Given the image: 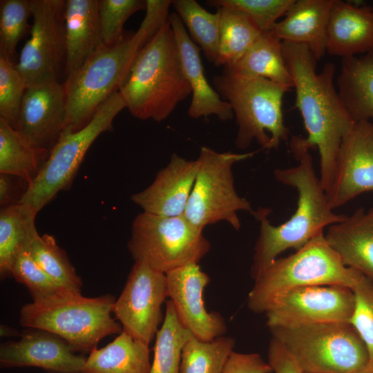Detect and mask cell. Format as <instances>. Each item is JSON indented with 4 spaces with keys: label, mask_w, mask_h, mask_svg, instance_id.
Listing matches in <instances>:
<instances>
[{
    "label": "cell",
    "mask_w": 373,
    "mask_h": 373,
    "mask_svg": "<svg viewBox=\"0 0 373 373\" xmlns=\"http://www.w3.org/2000/svg\"><path fill=\"white\" fill-rule=\"evenodd\" d=\"M283 52L294 82L295 105L307 133L306 137L292 136L291 141L308 150L318 149L319 178L327 194L334 180L342 140L356 121L335 89L332 63L318 73L317 60L305 45L283 41Z\"/></svg>",
    "instance_id": "cell-1"
},
{
    "label": "cell",
    "mask_w": 373,
    "mask_h": 373,
    "mask_svg": "<svg viewBox=\"0 0 373 373\" xmlns=\"http://www.w3.org/2000/svg\"><path fill=\"white\" fill-rule=\"evenodd\" d=\"M289 148L298 164L276 169L274 174L278 182L296 190V209L287 221L279 225H273L268 219L270 209L260 207L253 212L252 215L260 222L251 268L253 279L285 250L299 249L324 232L325 227L340 222L347 217L334 213L331 208L314 170L309 150L292 142H289Z\"/></svg>",
    "instance_id": "cell-2"
},
{
    "label": "cell",
    "mask_w": 373,
    "mask_h": 373,
    "mask_svg": "<svg viewBox=\"0 0 373 373\" xmlns=\"http://www.w3.org/2000/svg\"><path fill=\"white\" fill-rule=\"evenodd\" d=\"M119 92L133 116L157 122L191 94L169 19L138 52Z\"/></svg>",
    "instance_id": "cell-3"
},
{
    "label": "cell",
    "mask_w": 373,
    "mask_h": 373,
    "mask_svg": "<svg viewBox=\"0 0 373 373\" xmlns=\"http://www.w3.org/2000/svg\"><path fill=\"white\" fill-rule=\"evenodd\" d=\"M148 41L146 31L140 26L117 43H101L79 68L65 78L64 129L77 131L92 120L99 108L119 90L138 52Z\"/></svg>",
    "instance_id": "cell-4"
},
{
    "label": "cell",
    "mask_w": 373,
    "mask_h": 373,
    "mask_svg": "<svg viewBox=\"0 0 373 373\" xmlns=\"http://www.w3.org/2000/svg\"><path fill=\"white\" fill-rule=\"evenodd\" d=\"M362 275L343 263L323 232L294 254L268 265L254 279L247 307L255 314H265L276 298L289 291L313 285L352 289Z\"/></svg>",
    "instance_id": "cell-5"
},
{
    "label": "cell",
    "mask_w": 373,
    "mask_h": 373,
    "mask_svg": "<svg viewBox=\"0 0 373 373\" xmlns=\"http://www.w3.org/2000/svg\"><path fill=\"white\" fill-rule=\"evenodd\" d=\"M115 301L109 294L89 298L81 292L64 290L23 305L19 323L61 337L76 352H90L104 338L123 331L112 316Z\"/></svg>",
    "instance_id": "cell-6"
},
{
    "label": "cell",
    "mask_w": 373,
    "mask_h": 373,
    "mask_svg": "<svg viewBox=\"0 0 373 373\" xmlns=\"http://www.w3.org/2000/svg\"><path fill=\"white\" fill-rule=\"evenodd\" d=\"M213 84L236 117L238 149H246L254 140L262 149H275L287 140L289 131L284 123L282 105L289 87L242 75L229 66L213 77Z\"/></svg>",
    "instance_id": "cell-7"
},
{
    "label": "cell",
    "mask_w": 373,
    "mask_h": 373,
    "mask_svg": "<svg viewBox=\"0 0 373 373\" xmlns=\"http://www.w3.org/2000/svg\"><path fill=\"white\" fill-rule=\"evenodd\" d=\"M269 329L303 373H354L370 361L364 342L350 322Z\"/></svg>",
    "instance_id": "cell-8"
},
{
    "label": "cell",
    "mask_w": 373,
    "mask_h": 373,
    "mask_svg": "<svg viewBox=\"0 0 373 373\" xmlns=\"http://www.w3.org/2000/svg\"><path fill=\"white\" fill-rule=\"evenodd\" d=\"M201 230L184 215L163 216L146 212L134 219L128 249L135 261L166 274L190 263H198L210 243Z\"/></svg>",
    "instance_id": "cell-9"
},
{
    "label": "cell",
    "mask_w": 373,
    "mask_h": 373,
    "mask_svg": "<svg viewBox=\"0 0 373 373\" xmlns=\"http://www.w3.org/2000/svg\"><path fill=\"white\" fill-rule=\"evenodd\" d=\"M255 153L218 152L201 147L198 171L183 214L192 224L203 230L207 225L225 221L236 230L240 229L238 212L252 214L254 211L249 201L236 192L232 167Z\"/></svg>",
    "instance_id": "cell-10"
},
{
    "label": "cell",
    "mask_w": 373,
    "mask_h": 373,
    "mask_svg": "<svg viewBox=\"0 0 373 373\" xmlns=\"http://www.w3.org/2000/svg\"><path fill=\"white\" fill-rule=\"evenodd\" d=\"M125 108L118 91L99 108L86 126L77 131L64 129L19 202L39 212L59 191L68 189L90 145L100 134L112 129L115 117Z\"/></svg>",
    "instance_id": "cell-11"
},
{
    "label": "cell",
    "mask_w": 373,
    "mask_h": 373,
    "mask_svg": "<svg viewBox=\"0 0 373 373\" xmlns=\"http://www.w3.org/2000/svg\"><path fill=\"white\" fill-rule=\"evenodd\" d=\"M30 37L16 67L28 86L60 82L66 64L65 0H29Z\"/></svg>",
    "instance_id": "cell-12"
},
{
    "label": "cell",
    "mask_w": 373,
    "mask_h": 373,
    "mask_svg": "<svg viewBox=\"0 0 373 373\" xmlns=\"http://www.w3.org/2000/svg\"><path fill=\"white\" fill-rule=\"evenodd\" d=\"M169 298L166 274L135 261L113 314L123 331L149 344L155 338L164 317L162 305Z\"/></svg>",
    "instance_id": "cell-13"
},
{
    "label": "cell",
    "mask_w": 373,
    "mask_h": 373,
    "mask_svg": "<svg viewBox=\"0 0 373 373\" xmlns=\"http://www.w3.org/2000/svg\"><path fill=\"white\" fill-rule=\"evenodd\" d=\"M354 307L352 289L341 285L298 288L276 298L265 313L267 327L291 328L350 322Z\"/></svg>",
    "instance_id": "cell-14"
},
{
    "label": "cell",
    "mask_w": 373,
    "mask_h": 373,
    "mask_svg": "<svg viewBox=\"0 0 373 373\" xmlns=\"http://www.w3.org/2000/svg\"><path fill=\"white\" fill-rule=\"evenodd\" d=\"M66 117L62 83L46 82L27 87L16 130L32 147L49 155L65 128Z\"/></svg>",
    "instance_id": "cell-15"
},
{
    "label": "cell",
    "mask_w": 373,
    "mask_h": 373,
    "mask_svg": "<svg viewBox=\"0 0 373 373\" xmlns=\"http://www.w3.org/2000/svg\"><path fill=\"white\" fill-rule=\"evenodd\" d=\"M166 276L169 298L181 324L201 341L223 336L227 331L224 317L205 307L203 294L210 278L198 263L173 269Z\"/></svg>",
    "instance_id": "cell-16"
},
{
    "label": "cell",
    "mask_w": 373,
    "mask_h": 373,
    "mask_svg": "<svg viewBox=\"0 0 373 373\" xmlns=\"http://www.w3.org/2000/svg\"><path fill=\"white\" fill-rule=\"evenodd\" d=\"M366 192H373V122L358 121L342 140L327 196L334 209Z\"/></svg>",
    "instance_id": "cell-17"
},
{
    "label": "cell",
    "mask_w": 373,
    "mask_h": 373,
    "mask_svg": "<svg viewBox=\"0 0 373 373\" xmlns=\"http://www.w3.org/2000/svg\"><path fill=\"white\" fill-rule=\"evenodd\" d=\"M86 361L61 337L37 328H26L18 340L0 345L1 368L37 367L50 372L82 373Z\"/></svg>",
    "instance_id": "cell-18"
},
{
    "label": "cell",
    "mask_w": 373,
    "mask_h": 373,
    "mask_svg": "<svg viewBox=\"0 0 373 373\" xmlns=\"http://www.w3.org/2000/svg\"><path fill=\"white\" fill-rule=\"evenodd\" d=\"M198 168V159L188 160L173 153L152 184L132 195L131 200L144 212L163 216L183 215Z\"/></svg>",
    "instance_id": "cell-19"
},
{
    "label": "cell",
    "mask_w": 373,
    "mask_h": 373,
    "mask_svg": "<svg viewBox=\"0 0 373 373\" xmlns=\"http://www.w3.org/2000/svg\"><path fill=\"white\" fill-rule=\"evenodd\" d=\"M169 22L178 47L183 70L191 89L189 115L195 119L210 115H216L222 121L233 119L234 115L230 104L209 84L201 61L200 48L191 39L176 12L170 14Z\"/></svg>",
    "instance_id": "cell-20"
},
{
    "label": "cell",
    "mask_w": 373,
    "mask_h": 373,
    "mask_svg": "<svg viewBox=\"0 0 373 373\" xmlns=\"http://www.w3.org/2000/svg\"><path fill=\"white\" fill-rule=\"evenodd\" d=\"M326 50L342 58L373 52V8L334 0L327 26Z\"/></svg>",
    "instance_id": "cell-21"
},
{
    "label": "cell",
    "mask_w": 373,
    "mask_h": 373,
    "mask_svg": "<svg viewBox=\"0 0 373 373\" xmlns=\"http://www.w3.org/2000/svg\"><path fill=\"white\" fill-rule=\"evenodd\" d=\"M325 238L345 266L373 281V207L330 225Z\"/></svg>",
    "instance_id": "cell-22"
},
{
    "label": "cell",
    "mask_w": 373,
    "mask_h": 373,
    "mask_svg": "<svg viewBox=\"0 0 373 373\" xmlns=\"http://www.w3.org/2000/svg\"><path fill=\"white\" fill-rule=\"evenodd\" d=\"M334 0H295L269 30L283 41L307 46L316 60L327 52V26Z\"/></svg>",
    "instance_id": "cell-23"
},
{
    "label": "cell",
    "mask_w": 373,
    "mask_h": 373,
    "mask_svg": "<svg viewBox=\"0 0 373 373\" xmlns=\"http://www.w3.org/2000/svg\"><path fill=\"white\" fill-rule=\"evenodd\" d=\"M99 7V0H66L65 78L101 44Z\"/></svg>",
    "instance_id": "cell-24"
},
{
    "label": "cell",
    "mask_w": 373,
    "mask_h": 373,
    "mask_svg": "<svg viewBox=\"0 0 373 373\" xmlns=\"http://www.w3.org/2000/svg\"><path fill=\"white\" fill-rule=\"evenodd\" d=\"M338 94L356 121H373V52L342 58Z\"/></svg>",
    "instance_id": "cell-25"
},
{
    "label": "cell",
    "mask_w": 373,
    "mask_h": 373,
    "mask_svg": "<svg viewBox=\"0 0 373 373\" xmlns=\"http://www.w3.org/2000/svg\"><path fill=\"white\" fill-rule=\"evenodd\" d=\"M149 344L122 331L102 348L86 357L82 373H150Z\"/></svg>",
    "instance_id": "cell-26"
},
{
    "label": "cell",
    "mask_w": 373,
    "mask_h": 373,
    "mask_svg": "<svg viewBox=\"0 0 373 373\" xmlns=\"http://www.w3.org/2000/svg\"><path fill=\"white\" fill-rule=\"evenodd\" d=\"M37 211L18 202L1 208L0 212V276L10 277L14 261L23 251L28 249L39 234L35 221Z\"/></svg>",
    "instance_id": "cell-27"
},
{
    "label": "cell",
    "mask_w": 373,
    "mask_h": 373,
    "mask_svg": "<svg viewBox=\"0 0 373 373\" xmlns=\"http://www.w3.org/2000/svg\"><path fill=\"white\" fill-rule=\"evenodd\" d=\"M226 66L247 77H262L294 87L283 56V41L270 31L263 32L236 63Z\"/></svg>",
    "instance_id": "cell-28"
},
{
    "label": "cell",
    "mask_w": 373,
    "mask_h": 373,
    "mask_svg": "<svg viewBox=\"0 0 373 373\" xmlns=\"http://www.w3.org/2000/svg\"><path fill=\"white\" fill-rule=\"evenodd\" d=\"M48 156L32 147L18 131L0 119V173L19 177L30 185Z\"/></svg>",
    "instance_id": "cell-29"
},
{
    "label": "cell",
    "mask_w": 373,
    "mask_h": 373,
    "mask_svg": "<svg viewBox=\"0 0 373 373\" xmlns=\"http://www.w3.org/2000/svg\"><path fill=\"white\" fill-rule=\"evenodd\" d=\"M220 14L218 57L216 66L236 63L263 33L245 13L218 7Z\"/></svg>",
    "instance_id": "cell-30"
},
{
    "label": "cell",
    "mask_w": 373,
    "mask_h": 373,
    "mask_svg": "<svg viewBox=\"0 0 373 373\" xmlns=\"http://www.w3.org/2000/svg\"><path fill=\"white\" fill-rule=\"evenodd\" d=\"M191 335L179 321L171 301L166 300L164 321L155 338L150 373H180L182 348Z\"/></svg>",
    "instance_id": "cell-31"
},
{
    "label": "cell",
    "mask_w": 373,
    "mask_h": 373,
    "mask_svg": "<svg viewBox=\"0 0 373 373\" xmlns=\"http://www.w3.org/2000/svg\"><path fill=\"white\" fill-rule=\"evenodd\" d=\"M172 6L191 39L199 44L207 59L216 64L219 51L220 12H208L195 0H175Z\"/></svg>",
    "instance_id": "cell-32"
},
{
    "label": "cell",
    "mask_w": 373,
    "mask_h": 373,
    "mask_svg": "<svg viewBox=\"0 0 373 373\" xmlns=\"http://www.w3.org/2000/svg\"><path fill=\"white\" fill-rule=\"evenodd\" d=\"M235 344L230 336L204 341L192 334L182 348L180 373H222Z\"/></svg>",
    "instance_id": "cell-33"
},
{
    "label": "cell",
    "mask_w": 373,
    "mask_h": 373,
    "mask_svg": "<svg viewBox=\"0 0 373 373\" xmlns=\"http://www.w3.org/2000/svg\"><path fill=\"white\" fill-rule=\"evenodd\" d=\"M28 250L39 266L59 285L70 291L81 292L82 279L53 236L38 234Z\"/></svg>",
    "instance_id": "cell-34"
},
{
    "label": "cell",
    "mask_w": 373,
    "mask_h": 373,
    "mask_svg": "<svg viewBox=\"0 0 373 373\" xmlns=\"http://www.w3.org/2000/svg\"><path fill=\"white\" fill-rule=\"evenodd\" d=\"M30 16L29 0L0 1V55L12 61L17 44L31 28Z\"/></svg>",
    "instance_id": "cell-35"
},
{
    "label": "cell",
    "mask_w": 373,
    "mask_h": 373,
    "mask_svg": "<svg viewBox=\"0 0 373 373\" xmlns=\"http://www.w3.org/2000/svg\"><path fill=\"white\" fill-rule=\"evenodd\" d=\"M10 276L27 287L34 301L68 290L59 285L46 273L28 249L21 251L16 258L11 268Z\"/></svg>",
    "instance_id": "cell-36"
},
{
    "label": "cell",
    "mask_w": 373,
    "mask_h": 373,
    "mask_svg": "<svg viewBox=\"0 0 373 373\" xmlns=\"http://www.w3.org/2000/svg\"><path fill=\"white\" fill-rule=\"evenodd\" d=\"M26 88L16 64L0 55V119L15 129Z\"/></svg>",
    "instance_id": "cell-37"
},
{
    "label": "cell",
    "mask_w": 373,
    "mask_h": 373,
    "mask_svg": "<svg viewBox=\"0 0 373 373\" xmlns=\"http://www.w3.org/2000/svg\"><path fill=\"white\" fill-rule=\"evenodd\" d=\"M295 0H211L210 6L229 7L247 15L262 32L269 31L282 16L285 15Z\"/></svg>",
    "instance_id": "cell-38"
},
{
    "label": "cell",
    "mask_w": 373,
    "mask_h": 373,
    "mask_svg": "<svg viewBox=\"0 0 373 373\" xmlns=\"http://www.w3.org/2000/svg\"><path fill=\"white\" fill-rule=\"evenodd\" d=\"M142 0H99V19L101 43L110 45L124 36L123 27L135 12L145 10Z\"/></svg>",
    "instance_id": "cell-39"
},
{
    "label": "cell",
    "mask_w": 373,
    "mask_h": 373,
    "mask_svg": "<svg viewBox=\"0 0 373 373\" xmlns=\"http://www.w3.org/2000/svg\"><path fill=\"white\" fill-rule=\"evenodd\" d=\"M354 307L350 323L354 327L373 362V281L363 274L352 289Z\"/></svg>",
    "instance_id": "cell-40"
},
{
    "label": "cell",
    "mask_w": 373,
    "mask_h": 373,
    "mask_svg": "<svg viewBox=\"0 0 373 373\" xmlns=\"http://www.w3.org/2000/svg\"><path fill=\"white\" fill-rule=\"evenodd\" d=\"M271 367L260 354L233 352L222 373H271Z\"/></svg>",
    "instance_id": "cell-41"
},
{
    "label": "cell",
    "mask_w": 373,
    "mask_h": 373,
    "mask_svg": "<svg viewBox=\"0 0 373 373\" xmlns=\"http://www.w3.org/2000/svg\"><path fill=\"white\" fill-rule=\"evenodd\" d=\"M173 1L146 0V15L140 24L148 34L149 41L169 19V7Z\"/></svg>",
    "instance_id": "cell-42"
},
{
    "label": "cell",
    "mask_w": 373,
    "mask_h": 373,
    "mask_svg": "<svg viewBox=\"0 0 373 373\" xmlns=\"http://www.w3.org/2000/svg\"><path fill=\"white\" fill-rule=\"evenodd\" d=\"M268 363L274 373H303L285 345L273 337L268 347Z\"/></svg>",
    "instance_id": "cell-43"
},
{
    "label": "cell",
    "mask_w": 373,
    "mask_h": 373,
    "mask_svg": "<svg viewBox=\"0 0 373 373\" xmlns=\"http://www.w3.org/2000/svg\"><path fill=\"white\" fill-rule=\"evenodd\" d=\"M28 184L25 180L6 173H0V204L4 208L20 202L23 195L19 193L22 184ZM29 185V184H28Z\"/></svg>",
    "instance_id": "cell-44"
},
{
    "label": "cell",
    "mask_w": 373,
    "mask_h": 373,
    "mask_svg": "<svg viewBox=\"0 0 373 373\" xmlns=\"http://www.w3.org/2000/svg\"><path fill=\"white\" fill-rule=\"evenodd\" d=\"M20 334H21V332H19L18 329L11 326H9L5 324H1L0 325L1 337L12 338V337L19 336Z\"/></svg>",
    "instance_id": "cell-45"
},
{
    "label": "cell",
    "mask_w": 373,
    "mask_h": 373,
    "mask_svg": "<svg viewBox=\"0 0 373 373\" xmlns=\"http://www.w3.org/2000/svg\"><path fill=\"white\" fill-rule=\"evenodd\" d=\"M354 373H373V362H369L365 367Z\"/></svg>",
    "instance_id": "cell-46"
},
{
    "label": "cell",
    "mask_w": 373,
    "mask_h": 373,
    "mask_svg": "<svg viewBox=\"0 0 373 373\" xmlns=\"http://www.w3.org/2000/svg\"><path fill=\"white\" fill-rule=\"evenodd\" d=\"M50 373H61V372H50Z\"/></svg>",
    "instance_id": "cell-47"
},
{
    "label": "cell",
    "mask_w": 373,
    "mask_h": 373,
    "mask_svg": "<svg viewBox=\"0 0 373 373\" xmlns=\"http://www.w3.org/2000/svg\"><path fill=\"white\" fill-rule=\"evenodd\" d=\"M372 8H373V6H372Z\"/></svg>",
    "instance_id": "cell-48"
}]
</instances>
